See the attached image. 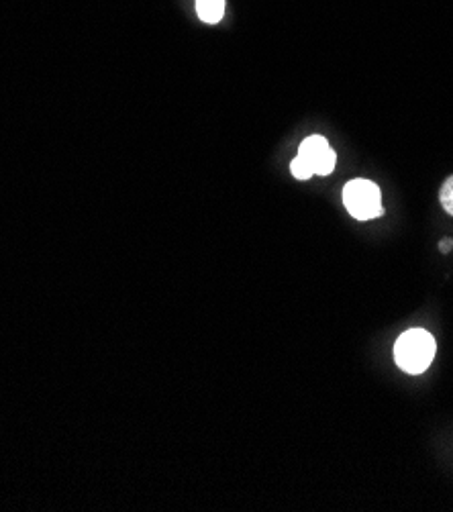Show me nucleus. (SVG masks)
<instances>
[{"label": "nucleus", "instance_id": "5", "mask_svg": "<svg viewBox=\"0 0 453 512\" xmlns=\"http://www.w3.org/2000/svg\"><path fill=\"white\" fill-rule=\"evenodd\" d=\"M439 202H441V207L445 209V213L453 217V176H449L443 182V186L439 190Z\"/></svg>", "mask_w": 453, "mask_h": 512}, {"label": "nucleus", "instance_id": "7", "mask_svg": "<svg viewBox=\"0 0 453 512\" xmlns=\"http://www.w3.org/2000/svg\"><path fill=\"white\" fill-rule=\"evenodd\" d=\"M451 245H453V241H451V239H445V241H441V243H439V249H441L443 253H447V251L451 249Z\"/></svg>", "mask_w": 453, "mask_h": 512}, {"label": "nucleus", "instance_id": "3", "mask_svg": "<svg viewBox=\"0 0 453 512\" xmlns=\"http://www.w3.org/2000/svg\"><path fill=\"white\" fill-rule=\"evenodd\" d=\"M298 156L309 162V166L313 168V172L317 176L333 174L335 164H337L335 151L331 149L329 141L323 135H311L302 141L298 147Z\"/></svg>", "mask_w": 453, "mask_h": 512}, {"label": "nucleus", "instance_id": "6", "mask_svg": "<svg viewBox=\"0 0 453 512\" xmlns=\"http://www.w3.org/2000/svg\"><path fill=\"white\" fill-rule=\"evenodd\" d=\"M290 172H292V176H294V178H298V180H309V178H313V176H315V172H313V168L309 166V162H307V160H302L300 156H296V158L292 160V164H290Z\"/></svg>", "mask_w": 453, "mask_h": 512}, {"label": "nucleus", "instance_id": "4", "mask_svg": "<svg viewBox=\"0 0 453 512\" xmlns=\"http://www.w3.org/2000/svg\"><path fill=\"white\" fill-rule=\"evenodd\" d=\"M196 13L203 23L215 25L225 15V0H196Z\"/></svg>", "mask_w": 453, "mask_h": 512}, {"label": "nucleus", "instance_id": "1", "mask_svg": "<svg viewBox=\"0 0 453 512\" xmlns=\"http://www.w3.org/2000/svg\"><path fill=\"white\" fill-rule=\"evenodd\" d=\"M435 337L425 329H409L394 343V362L407 374H423L435 357Z\"/></svg>", "mask_w": 453, "mask_h": 512}, {"label": "nucleus", "instance_id": "2", "mask_svg": "<svg viewBox=\"0 0 453 512\" xmlns=\"http://www.w3.org/2000/svg\"><path fill=\"white\" fill-rule=\"evenodd\" d=\"M343 204L347 213L358 221L378 219L384 213L380 188L372 180H364V178H356L345 184Z\"/></svg>", "mask_w": 453, "mask_h": 512}]
</instances>
